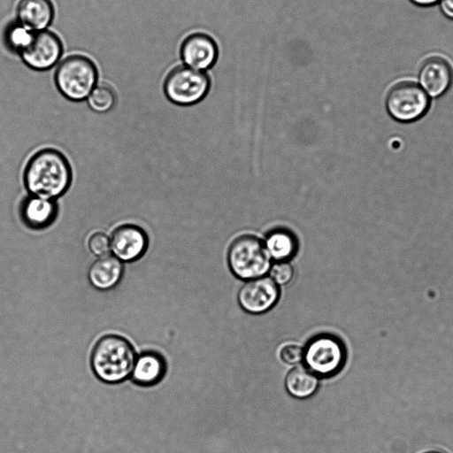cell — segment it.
<instances>
[{
    "instance_id": "ffe728a7",
    "label": "cell",
    "mask_w": 453,
    "mask_h": 453,
    "mask_svg": "<svg viewBox=\"0 0 453 453\" xmlns=\"http://www.w3.org/2000/svg\"><path fill=\"white\" fill-rule=\"evenodd\" d=\"M87 100L91 110L103 113L113 108L116 102V96L111 86L99 84L94 88Z\"/></svg>"
},
{
    "instance_id": "9a60e30c",
    "label": "cell",
    "mask_w": 453,
    "mask_h": 453,
    "mask_svg": "<svg viewBox=\"0 0 453 453\" xmlns=\"http://www.w3.org/2000/svg\"><path fill=\"white\" fill-rule=\"evenodd\" d=\"M122 273V262L113 255L108 254L93 262L88 269V277L93 287L106 290L119 283Z\"/></svg>"
},
{
    "instance_id": "7402d4cb",
    "label": "cell",
    "mask_w": 453,
    "mask_h": 453,
    "mask_svg": "<svg viewBox=\"0 0 453 453\" xmlns=\"http://www.w3.org/2000/svg\"><path fill=\"white\" fill-rule=\"evenodd\" d=\"M88 246L95 256L100 257L108 255L111 250L110 238L103 232H96L88 238Z\"/></svg>"
},
{
    "instance_id": "44dd1931",
    "label": "cell",
    "mask_w": 453,
    "mask_h": 453,
    "mask_svg": "<svg viewBox=\"0 0 453 453\" xmlns=\"http://www.w3.org/2000/svg\"><path fill=\"white\" fill-rule=\"evenodd\" d=\"M269 278L278 286H283L291 281L295 270L288 261L274 262L269 269Z\"/></svg>"
},
{
    "instance_id": "277c9868",
    "label": "cell",
    "mask_w": 453,
    "mask_h": 453,
    "mask_svg": "<svg viewBox=\"0 0 453 453\" xmlns=\"http://www.w3.org/2000/svg\"><path fill=\"white\" fill-rule=\"evenodd\" d=\"M226 259L232 273L244 280L264 277L272 265L263 241L252 234L236 237L228 247Z\"/></svg>"
},
{
    "instance_id": "d6986e66",
    "label": "cell",
    "mask_w": 453,
    "mask_h": 453,
    "mask_svg": "<svg viewBox=\"0 0 453 453\" xmlns=\"http://www.w3.org/2000/svg\"><path fill=\"white\" fill-rule=\"evenodd\" d=\"M35 32L17 20L6 28L5 42L11 50L20 55L32 42Z\"/></svg>"
},
{
    "instance_id": "2e32d148",
    "label": "cell",
    "mask_w": 453,
    "mask_h": 453,
    "mask_svg": "<svg viewBox=\"0 0 453 453\" xmlns=\"http://www.w3.org/2000/svg\"><path fill=\"white\" fill-rule=\"evenodd\" d=\"M263 242L267 255L274 262L289 261L296 254L299 246L296 235L284 227L270 230Z\"/></svg>"
},
{
    "instance_id": "7c38bea8",
    "label": "cell",
    "mask_w": 453,
    "mask_h": 453,
    "mask_svg": "<svg viewBox=\"0 0 453 453\" xmlns=\"http://www.w3.org/2000/svg\"><path fill=\"white\" fill-rule=\"evenodd\" d=\"M219 55L214 39L204 33H194L187 36L180 46V58L185 65L206 71L213 66Z\"/></svg>"
},
{
    "instance_id": "484cf974",
    "label": "cell",
    "mask_w": 453,
    "mask_h": 453,
    "mask_svg": "<svg viewBox=\"0 0 453 453\" xmlns=\"http://www.w3.org/2000/svg\"><path fill=\"white\" fill-rule=\"evenodd\" d=\"M423 453H445V452L441 451V450H428V451H426Z\"/></svg>"
},
{
    "instance_id": "4fadbf2b",
    "label": "cell",
    "mask_w": 453,
    "mask_h": 453,
    "mask_svg": "<svg viewBox=\"0 0 453 453\" xmlns=\"http://www.w3.org/2000/svg\"><path fill=\"white\" fill-rule=\"evenodd\" d=\"M19 217L23 224L33 230H42L53 224L58 207L55 200L29 195L20 203Z\"/></svg>"
},
{
    "instance_id": "8fae6325",
    "label": "cell",
    "mask_w": 453,
    "mask_h": 453,
    "mask_svg": "<svg viewBox=\"0 0 453 453\" xmlns=\"http://www.w3.org/2000/svg\"><path fill=\"white\" fill-rule=\"evenodd\" d=\"M418 81L426 93L432 97L444 95L453 83V67L441 56H430L424 59L418 71Z\"/></svg>"
},
{
    "instance_id": "6da1fadb",
    "label": "cell",
    "mask_w": 453,
    "mask_h": 453,
    "mask_svg": "<svg viewBox=\"0 0 453 453\" xmlns=\"http://www.w3.org/2000/svg\"><path fill=\"white\" fill-rule=\"evenodd\" d=\"M23 178L29 195L56 200L69 188L72 169L60 151L43 149L28 160Z\"/></svg>"
},
{
    "instance_id": "ac0fdd59",
    "label": "cell",
    "mask_w": 453,
    "mask_h": 453,
    "mask_svg": "<svg viewBox=\"0 0 453 453\" xmlns=\"http://www.w3.org/2000/svg\"><path fill=\"white\" fill-rule=\"evenodd\" d=\"M319 385V377L305 366H296L285 378V388L295 398L304 399L311 396Z\"/></svg>"
},
{
    "instance_id": "cb8c5ba5",
    "label": "cell",
    "mask_w": 453,
    "mask_h": 453,
    "mask_svg": "<svg viewBox=\"0 0 453 453\" xmlns=\"http://www.w3.org/2000/svg\"><path fill=\"white\" fill-rule=\"evenodd\" d=\"M439 4L441 13L453 20V0H441Z\"/></svg>"
},
{
    "instance_id": "e0dca14e",
    "label": "cell",
    "mask_w": 453,
    "mask_h": 453,
    "mask_svg": "<svg viewBox=\"0 0 453 453\" xmlns=\"http://www.w3.org/2000/svg\"><path fill=\"white\" fill-rule=\"evenodd\" d=\"M165 364L155 352H144L138 357L131 373L133 381L140 386L157 384L164 376Z\"/></svg>"
},
{
    "instance_id": "30bf717a",
    "label": "cell",
    "mask_w": 453,
    "mask_h": 453,
    "mask_svg": "<svg viewBox=\"0 0 453 453\" xmlns=\"http://www.w3.org/2000/svg\"><path fill=\"white\" fill-rule=\"evenodd\" d=\"M110 242L114 257L120 261L133 262L144 255L149 240L142 227L134 224H124L113 230Z\"/></svg>"
},
{
    "instance_id": "7a4b0ae2",
    "label": "cell",
    "mask_w": 453,
    "mask_h": 453,
    "mask_svg": "<svg viewBox=\"0 0 453 453\" xmlns=\"http://www.w3.org/2000/svg\"><path fill=\"white\" fill-rule=\"evenodd\" d=\"M135 353L130 342L119 335L102 337L94 346L90 363L95 375L105 383H119L131 375Z\"/></svg>"
},
{
    "instance_id": "603a6c76",
    "label": "cell",
    "mask_w": 453,
    "mask_h": 453,
    "mask_svg": "<svg viewBox=\"0 0 453 453\" xmlns=\"http://www.w3.org/2000/svg\"><path fill=\"white\" fill-rule=\"evenodd\" d=\"M280 357L285 364L297 365L303 362V349L296 344H287L280 349Z\"/></svg>"
},
{
    "instance_id": "5bb4252c",
    "label": "cell",
    "mask_w": 453,
    "mask_h": 453,
    "mask_svg": "<svg viewBox=\"0 0 453 453\" xmlns=\"http://www.w3.org/2000/svg\"><path fill=\"white\" fill-rule=\"evenodd\" d=\"M18 20L34 31L47 29L55 9L51 0H19L16 6Z\"/></svg>"
},
{
    "instance_id": "3957f363",
    "label": "cell",
    "mask_w": 453,
    "mask_h": 453,
    "mask_svg": "<svg viewBox=\"0 0 453 453\" xmlns=\"http://www.w3.org/2000/svg\"><path fill=\"white\" fill-rule=\"evenodd\" d=\"M98 70L93 60L82 54L65 58L55 72V83L67 99L80 102L87 99L96 86Z\"/></svg>"
},
{
    "instance_id": "ba28073f",
    "label": "cell",
    "mask_w": 453,
    "mask_h": 453,
    "mask_svg": "<svg viewBox=\"0 0 453 453\" xmlns=\"http://www.w3.org/2000/svg\"><path fill=\"white\" fill-rule=\"evenodd\" d=\"M63 43L59 36L48 29L36 31L32 42L20 53L24 63L37 71L50 69L60 59Z\"/></svg>"
},
{
    "instance_id": "5b68a950",
    "label": "cell",
    "mask_w": 453,
    "mask_h": 453,
    "mask_svg": "<svg viewBox=\"0 0 453 453\" xmlns=\"http://www.w3.org/2000/svg\"><path fill=\"white\" fill-rule=\"evenodd\" d=\"M430 98L414 81H400L390 87L385 106L388 115L398 122L410 123L420 119L430 108Z\"/></svg>"
},
{
    "instance_id": "8992f818",
    "label": "cell",
    "mask_w": 453,
    "mask_h": 453,
    "mask_svg": "<svg viewBox=\"0 0 453 453\" xmlns=\"http://www.w3.org/2000/svg\"><path fill=\"white\" fill-rule=\"evenodd\" d=\"M210 88L211 80L206 72L185 65L173 68L164 82V92L167 99L183 106L202 101Z\"/></svg>"
},
{
    "instance_id": "9c48e42d",
    "label": "cell",
    "mask_w": 453,
    "mask_h": 453,
    "mask_svg": "<svg viewBox=\"0 0 453 453\" xmlns=\"http://www.w3.org/2000/svg\"><path fill=\"white\" fill-rule=\"evenodd\" d=\"M279 296V286L265 276L246 280L237 294L240 306L251 314L269 311L275 305Z\"/></svg>"
},
{
    "instance_id": "52a82bcc",
    "label": "cell",
    "mask_w": 453,
    "mask_h": 453,
    "mask_svg": "<svg viewBox=\"0 0 453 453\" xmlns=\"http://www.w3.org/2000/svg\"><path fill=\"white\" fill-rule=\"evenodd\" d=\"M344 343L336 336L319 334L303 348V362L319 377H329L342 369L346 361Z\"/></svg>"
},
{
    "instance_id": "d4e9b609",
    "label": "cell",
    "mask_w": 453,
    "mask_h": 453,
    "mask_svg": "<svg viewBox=\"0 0 453 453\" xmlns=\"http://www.w3.org/2000/svg\"><path fill=\"white\" fill-rule=\"evenodd\" d=\"M413 4L419 7H430L439 4L441 0H409Z\"/></svg>"
}]
</instances>
